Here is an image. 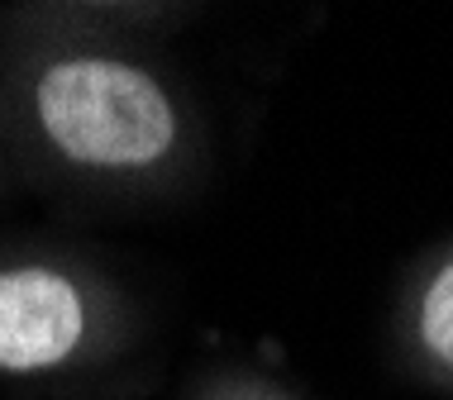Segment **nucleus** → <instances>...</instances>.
<instances>
[{
    "label": "nucleus",
    "mask_w": 453,
    "mask_h": 400,
    "mask_svg": "<svg viewBox=\"0 0 453 400\" xmlns=\"http://www.w3.org/2000/svg\"><path fill=\"white\" fill-rule=\"evenodd\" d=\"M225 400H287V396H277V391H239V396H225Z\"/></svg>",
    "instance_id": "4"
},
{
    "label": "nucleus",
    "mask_w": 453,
    "mask_h": 400,
    "mask_svg": "<svg viewBox=\"0 0 453 400\" xmlns=\"http://www.w3.org/2000/svg\"><path fill=\"white\" fill-rule=\"evenodd\" d=\"M5 167H10V162H5V153H0V172H5Z\"/></svg>",
    "instance_id": "5"
},
{
    "label": "nucleus",
    "mask_w": 453,
    "mask_h": 400,
    "mask_svg": "<svg viewBox=\"0 0 453 400\" xmlns=\"http://www.w3.org/2000/svg\"><path fill=\"white\" fill-rule=\"evenodd\" d=\"M125 296L67 258H0V377L48 381L105 362L125 343Z\"/></svg>",
    "instance_id": "2"
},
{
    "label": "nucleus",
    "mask_w": 453,
    "mask_h": 400,
    "mask_svg": "<svg viewBox=\"0 0 453 400\" xmlns=\"http://www.w3.org/2000/svg\"><path fill=\"white\" fill-rule=\"evenodd\" d=\"M406 334L420 367L453 386V253H444L425 272V282L415 286L406 310Z\"/></svg>",
    "instance_id": "3"
},
{
    "label": "nucleus",
    "mask_w": 453,
    "mask_h": 400,
    "mask_svg": "<svg viewBox=\"0 0 453 400\" xmlns=\"http://www.w3.org/2000/svg\"><path fill=\"white\" fill-rule=\"evenodd\" d=\"M0 153L77 196L157 200L201 167V129L149 53L39 10L0 39Z\"/></svg>",
    "instance_id": "1"
}]
</instances>
